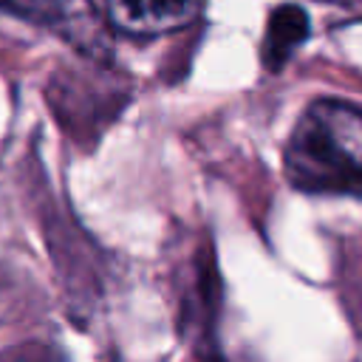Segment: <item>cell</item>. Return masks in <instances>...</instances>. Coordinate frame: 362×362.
<instances>
[{
	"label": "cell",
	"mask_w": 362,
	"mask_h": 362,
	"mask_svg": "<svg viewBox=\"0 0 362 362\" xmlns=\"http://www.w3.org/2000/svg\"><path fill=\"white\" fill-rule=\"evenodd\" d=\"M11 14L48 28H79L90 23V0H0Z\"/></svg>",
	"instance_id": "277c9868"
},
{
	"label": "cell",
	"mask_w": 362,
	"mask_h": 362,
	"mask_svg": "<svg viewBox=\"0 0 362 362\" xmlns=\"http://www.w3.org/2000/svg\"><path fill=\"white\" fill-rule=\"evenodd\" d=\"M283 170L291 187L314 195H362V107L317 99L297 119Z\"/></svg>",
	"instance_id": "6da1fadb"
},
{
	"label": "cell",
	"mask_w": 362,
	"mask_h": 362,
	"mask_svg": "<svg viewBox=\"0 0 362 362\" xmlns=\"http://www.w3.org/2000/svg\"><path fill=\"white\" fill-rule=\"evenodd\" d=\"M204 0H105L107 20L130 37H158L198 20Z\"/></svg>",
	"instance_id": "7a4b0ae2"
},
{
	"label": "cell",
	"mask_w": 362,
	"mask_h": 362,
	"mask_svg": "<svg viewBox=\"0 0 362 362\" xmlns=\"http://www.w3.org/2000/svg\"><path fill=\"white\" fill-rule=\"evenodd\" d=\"M308 31H311L308 14L300 6L286 3V6L274 8L269 17V25H266L263 45H260V59H263L266 71H280L294 57V51L308 40Z\"/></svg>",
	"instance_id": "3957f363"
}]
</instances>
